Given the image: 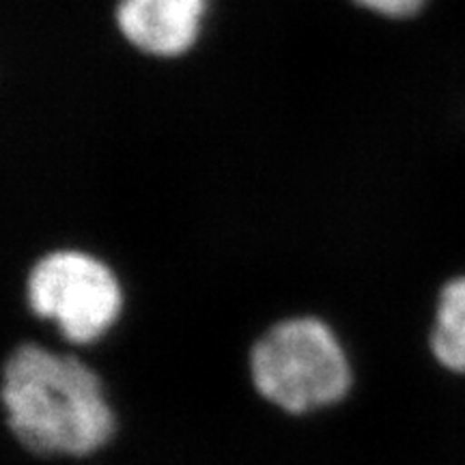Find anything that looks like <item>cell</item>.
I'll return each instance as SVG.
<instances>
[{"label": "cell", "mask_w": 465, "mask_h": 465, "mask_svg": "<svg viewBox=\"0 0 465 465\" xmlns=\"http://www.w3.org/2000/svg\"><path fill=\"white\" fill-rule=\"evenodd\" d=\"M248 371L259 397L289 416L339 405L353 383L341 339L315 315L272 323L250 347Z\"/></svg>", "instance_id": "cell-3"}, {"label": "cell", "mask_w": 465, "mask_h": 465, "mask_svg": "<svg viewBox=\"0 0 465 465\" xmlns=\"http://www.w3.org/2000/svg\"><path fill=\"white\" fill-rule=\"evenodd\" d=\"M31 322L22 342L80 349L97 342L119 322L125 295L116 272L83 248H56L31 265L25 282Z\"/></svg>", "instance_id": "cell-2"}, {"label": "cell", "mask_w": 465, "mask_h": 465, "mask_svg": "<svg viewBox=\"0 0 465 465\" xmlns=\"http://www.w3.org/2000/svg\"><path fill=\"white\" fill-rule=\"evenodd\" d=\"M205 11L207 0H119L114 22L136 50L173 58L196 44Z\"/></svg>", "instance_id": "cell-4"}, {"label": "cell", "mask_w": 465, "mask_h": 465, "mask_svg": "<svg viewBox=\"0 0 465 465\" xmlns=\"http://www.w3.org/2000/svg\"><path fill=\"white\" fill-rule=\"evenodd\" d=\"M3 431L39 459H84L113 440L116 418L100 373L74 349L37 341L0 360Z\"/></svg>", "instance_id": "cell-1"}, {"label": "cell", "mask_w": 465, "mask_h": 465, "mask_svg": "<svg viewBox=\"0 0 465 465\" xmlns=\"http://www.w3.org/2000/svg\"><path fill=\"white\" fill-rule=\"evenodd\" d=\"M353 3L383 17H410L418 14L427 0H353Z\"/></svg>", "instance_id": "cell-6"}, {"label": "cell", "mask_w": 465, "mask_h": 465, "mask_svg": "<svg viewBox=\"0 0 465 465\" xmlns=\"http://www.w3.org/2000/svg\"><path fill=\"white\" fill-rule=\"evenodd\" d=\"M429 351L441 369L465 377V274L449 278L438 291Z\"/></svg>", "instance_id": "cell-5"}]
</instances>
